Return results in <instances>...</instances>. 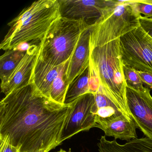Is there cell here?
Here are the masks:
<instances>
[{
    "label": "cell",
    "mask_w": 152,
    "mask_h": 152,
    "mask_svg": "<svg viewBox=\"0 0 152 152\" xmlns=\"http://www.w3.org/2000/svg\"><path fill=\"white\" fill-rule=\"evenodd\" d=\"M72 104H62L35 91L31 84L5 96L0 102V136L20 152L51 150L62 143Z\"/></svg>",
    "instance_id": "cell-1"
},
{
    "label": "cell",
    "mask_w": 152,
    "mask_h": 152,
    "mask_svg": "<svg viewBox=\"0 0 152 152\" xmlns=\"http://www.w3.org/2000/svg\"><path fill=\"white\" fill-rule=\"evenodd\" d=\"M61 17L58 0L34 1L8 23L10 29L0 48L11 50L31 41L41 40L51 26Z\"/></svg>",
    "instance_id": "cell-2"
},
{
    "label": "cell",
    "mask_w": 152,
    "mask_h": 152,
    "mask_svg": "<svg viewBox=\"0 0 152 152\" xmlns=\"http://www.w3.org/2000/svg\"><path fill=\"white\" fill-rule=\"evenodd\" d=\"M120 38L102 45H90V61L104 93L132 120L127 106L126 84Z\"/></svg>",
    "instance_id": "cell-3"
},
{
    "label": "cell",
    "mask_w": 152,
    "mask_h": 152,
    "mask_svg": "<svg viewBox=\"0 0 152 152\" xmlns=\"http://www.w3.org/2000/svg\"><path fill=\"white\" fill-rule=\"evenodd\" d=\"M90 27L83 20L60 18L40 41L38 57L55 66L64 64L73 54L83 33Z\"/></svg>",
    "instance_id": "cell-4"
},
{
    "label": "cell",
    "mask_w": 152,
    "mask_h": 152,
    "mask_svg": "<svg viewBox=\"0 0 152 152\" xmlns=\"http://www.w3.org/2000/svg\"><path fill=\"white\" fill-rule=\"evenodd\" d=\"M140 15L133 10L129 1L121 3L91 27L90 45L106 44L140 26Z\"/></svg>",
    "instance_id": "cell-5"
},
{
    "label": "cell",
    "mask_w": 152,
    "mask_h": 152,
    "mask_svg": "<svg viewBox=\"0 0 152 152\" xmlns=\"http://www.w3.org/2000/svg\"><path fill=\"white\" fill-rule=\"evenodd\" d=\"M120 40L124 65L152 73V38L139 26Z\"/></svg>",
    "instance_id": "cell-6"
},
{
    "label": "cell",
    "mask_w": 152,
    "mask_h": 152,
    "mask_svg": "<svg viewBox=\"0 0 152 152\" xmlns=\"http://www.w3.org/2000/svg\"><path fill=\"white\" fill-rule=\"evenodd\" d=\"M58 1L61 17L76 21L83 20L91 26L122 2L110 0Z\"/></svg>",
    "instance_id": "cell-7"
},
{
    "label": "cell",
    "mask_w": 152,
    "mask_h": 152,
    "mask_svg": "<svg viewBox=\"0 0 152 152\" xmlns=\"http://www.w3.org/2000/svg\"><path fill=\"white\" fill-rule=\"evenodd\" d=\"M73 107L62 132L61 142L82 131L96 127L97 107L94 94L87 93L72 102Z\"/></svg>",
    "instance_id": "cell-8"
},
{
    "label": "cell",
    "mask_w": 152,
    "mask_h": 152,
    "mask_svg": "<svg viewBox=\"0 0 152 152\" xmlns=\"http://www.w3.org/2000/svg\"><path fill=\"white\" fill-rule=\"evenodd\" d=\"M126 99L130 115L138 129L145 137L152 139V96L144 87L137 90L126 86Z\"/></svg>",
    "instance_id": "cell-9"
},
{
    "label": "cell",
    "mask_w": 152,
    "mask_h": 152,
    "mask_svg": "<svg viewBox=\"0 0 152 152\" xmlns=\"http://www.w3.org/2000/svg\"><path fill=\"white\" fill-rule=\"evenodd\" d=\"M39 51V45H32L28 47L23 57L12 73L4 81L1 82V91L5 96L30 84Z\"/></svg>",
    "instance_id": "cell-10"
},
{
    "label": "cell",
    "mask_w": 152,
    "mask_h": 152,
    "mask_svg": "<svg viewBox=\"0 0 152 152\" xmlns=\"http://www.w3.org/2000/svg\"><path fill=\"white\" fill-rule=\"evenodd\" d=\"M91 27L81 35L74 52L68 61L66 75L69 85L89 66Z\"/></svg>",
    "instance_id": "cell-11"
},
{
    "label": "cell",
    "mask_w": 152,
    "mask_h": 152,
    "mask_svg": "<svg viewBox=\"0 0 152 152\" xmlns=\"http://www.w3.org/2000/svg\"><path fill=\"white\" fill-rule=\"evenodd\" d=\"M63 65L58 66L52 65L44 62L38 56L30 84H31L35 91L50 99V90L52 84L58 75Z\"/></svg>",
    "instance_id": "cell-12"
},
{
    "label": "cell",
    "mask_w": 152,
    "mask_h": 152,
    "mask_svg": "<svg viewBox=\"0 0 152 152\" xmlns=\"http://www.w3.org/2000/svg\"><path fill=\"white\" fill-rule=\"evenodd\" d=\"M100 86L99 79L90 63L88 67L69 85L65 104H68L83 95L95 94Z\"/></svg>",
    "instance_id": "cell-13"
},
{
    "label": "cell",
    "mask_w": 152,
    "mask_h": 152,
    "mask_svg": "<svg viewBox=\"0 0 152 152\" xmlns=\"http://www.w3.org/2000/svg\"><path fill=\"white\" fill-rule=\"evenodd\" d=\"M97 146L99 152H152V139L147 137L137 138L121 145L116 139L110 141L103 136Z\"/></svg>",
    "instance_id": "cell-14"
},
{
    "label": "cell",
    "mask_w": 152,
    "mask_h": 152,
    "mask_svg": "<svg viewBox=\"0 0 152 152\" xmlns=\"http://www.w3.org/2000/svg\"><path fill=\"white\" fill-rule=\"evenodd\" d=\"M137 127L133 119L124 118L110 123L101 129L107 137H113L115 139L129 141L137 138Z\"/></svg>",
    "instance_id": "cell-15"
},
{
    "label": "cell",
    "mask_w": 152,
    "mask_h": 152,
    "mask_svg": "<svg viewBox=\"0 0 152 152\" xmlns=\"http://www.w3.org/2000/svg\"><path fill=\"white\" fill-rule=\"evenodd\" d=\"M18 48L6 50L0 57V78L4 81L17 66L25 54Z\"/></svg>",
    "instance_id": "cell-16"
},
{
    "label": "cell",
    "mask_w": 152,
    "mask_h": 152,
    "mask_svg": "<svg viewBox=\"0 0 152 152\" xmlns=\"http://www.w3.org/2000/svg\"><path fill=\"white\" fill-rule=\"evenodd\" d=\"M68 61L63 65L58 75L53 82L50 90V99L62 104H65L66 96L69 86L66 75Z\"/></svg>",
    "instance_id": "cell-17"
},
{
    "label": "cell",
    "mask_w": 152,
    "mask_h": 152,
    "mask_svg": "<svg viewBox=\"0 0 152 152\" xmlns=\"http://www.w3.org/2000/svg\"><path fill=\"white\" fill-rule=\"evenodd\" d=\"M124 73L126 84L137 90H141L144 88L137 70L132 67L124 65Z\"/></svg>",
    "instance_id": "cell-18"
},
{
    "label": "cell",
    "mask_w": 152,
    "mask_h": 152,
    "mask_svg": "<svg viewBox=\"0 0 152 152\" xmlns=\"http://www.w3.org/2000/svg\"><path fill=\"white\" fill-rule=\"evenodd\" d=\"M129 4L138 14L144 15L145 17L152 18V5L143 2L141 0L129 1Z\"/></svg>",
    "instance_id": "cell-19"
},
{
    "label": "cell",
    "mask_w": 152,
    "mask_h": 152,
    "mask_svg": "<svg viewBox=\"0 0 152 152\" xmlns=\"http://www.w3.org/2000/svg\"><path fill=\"white\" fill-rule=\"evenodd\" d=\"M0 152H20L19 148L13 145L7 136H0Z\"/></svg>",
    "instance_id": "cell-20"
},
{
    "label": "cell",
    "mask_w": 152,
    "mask_h": 152,
    "mask_svg": "<svg viewBox=\"0 0 152 152\" xmlns=\"http://www.w3.org/2000/svg\"><path fill=\"white\" fill-rule=\"evenodd\" d=\"M139 23L140 27L152 38V19L142 16L139 18Z\"/></svg>",
    "instance_id": "cell-21"
},
{
    "label": "cell",
    "mask_w": 152,
    "mask_h": 152,
    "mask_svg": "<svg viewBox=\"0 0 152 152\" xmlns=\"http://www.w3.org/2000/svg\"><path fill=\"white\" fill-rule=\"evenodd\" d=\"M137 72L140 77L143 85H145V87L152 89V73L137 70Z\"/></svg>",
    "instance_id": "cell-22"
},
{
    "label": "cell",
    "mask_w": 152,
    "mask_h": 152,
    "mask_svg": "<svg viewBox=\"0 0 152 152\" xmlns=\"http://www.w3.org/2000/svg\"><path fill=\"white\" fill-rule=\"evenodd\" d=\"M141 1L145 3H148L152 5V0H141Z\"/></svg>",
    "instance_id": "cell-23"
},
{
    "label": "cell",
    "mask_w": 152,
    "mask_h": 152,
    "mask_svg": "<svg viewBox=\"0 0 152 152\" xmlns=\"http://www.w3.org/2000/svg\"><path fill=\"white\" fill-rule=\"evenodd\" d=\"M56 152H72L71 151V149H69V151H67L66 150H64V149H61L59 150V151H57Z\"/></svg>",
    "instance_id": "cell-24"
},
{
    "label": "cell",
    "mask_w": 152,
    "mask_h": 152,
    "mask_svg": "<svg viewBox=\"0 0 152 152\" xmlns=\"http://www.w3.org/2000/svg\"><path fill=\"white\" fill-rule=\"evenodd\" d=\"M50 151V150H46V149H42V150H40L37 152H48L49 151Z\"/></svg>",
    "instance_id": "cell-25"
},
{
    "label": "cell",
    "mask_w": 152,
    "mask_h": 152,
    "mask_svg": "<svg viewBox=\"0 0 152 152\" xmlns=\"http://www.w3.org/2000/svg\"><path fill=\"white\" fill-rule=\"evenodd\" d=\"M151 18V19H152V18Z\"/></svg>",
    "instance_id": "cell-26"
}]
</instances>
